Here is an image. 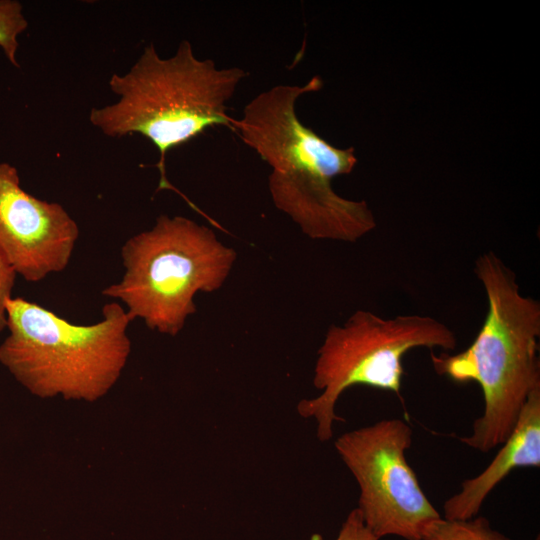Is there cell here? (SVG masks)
I'll use <instances>...</instances> for the list:
<instances>
[{
    "label": "cell",
    "mask_w": 540,
    "mask_h": 540,
    "mask_svg": "<svg viewBox=\"0 0 540 540\" xmlns=\"http://www.w3.org/2000/svg\"><path fill=\"white\" fill-rule=\"evenodd\" d=\"M322 86L314 76L304 85L279 84L259 93L234 120V131L271 168L273 204L307 237L356 242L376 227L375 217L364 200L346 199L331 185L353 171L354 148L331 145L296 113L298 99Z\"/></svg>",
    "instance_id": "cell-1"
},
{
    "label": "cell",
    "mask_w": 540,
    "mask_h": 540,
    "mask_svg": "<svg viewBox=\"0 0 540 540\" xmlns=\"http://www.w3.org/2000/svg\"><path fill=\"white\" fill-rule=\"evenodd\" d=\"M474 271L487 296L482 327L464 351L431 352V361L437 374L480 386L483 414L460 441L488 452L506 441L528 395L540 387V304L520 293L514 273L493 252L480 255Z\"/></svg>",
    "instance_id": "cell-2"
},
{
    "label": "cell",
    "mask_w": 540,
    "mask_h": 540,
    "mask_svg": "<svg viewBox=\"0 0 540 540\" xmlns=\"http://www.w3.org/2000/svg\"><path fill=\"white\" fill-rule=\"evenodd\" d=\"M247 73L239 67L218 68L211 59L195 56L183 40L174 55L162 58L150 43L125 74H113L111 91L118 101L92 108L91 125L109 137L138 133L158 149L161 185L168 152L214 126L234 130L227 113L232 98Z\"/></svg>",
    "instance_id": "cell-3"
},
{
    "label": "cell",
    "mask_w": 540,
    "mask_h": 540,
    "mask_svg": "<svg viewBox=\"0 0 540 540\" xmlns=\"http://www.w3.org/2000/svg\"><path fill=\"white\" fill-rule=\"evenodd\" d=\"M0 364L32 395L94 402L116 384L131 352V322L118 302L102 319L77 325L21 297L7 301Z\"/></svg>",
    "instance_id": "cell-4"
},
{
    "label": "cell",
    "mask_w": 540,
    "mask_h": 540,
    "mask_svg": "<svg viewBox=\"0 0 540 540\" xmlns=\"http://www.w3.org/2000/svg\"><path fill=\"white\" fill-rule=\"evenodd\" d=\"M121 257L124 274L102 295L122 301L131 321L139 318L151 330L176 336L197 311L194 296L223 286L237 252L209 227L162 214L123 244Z\"/></svg>",
    "instance_id": "cell-5"
},
{
    "label": "cell",
    "mask_w": 540,
    "mask_h": 540,
    "mask_svg": "<svg viewBox=\"0 0 540 540\" xmlns=\"http://www.w3.org/2000/svg\"><path fill=\"white\" fill-rule=\"evenodd\" d=\"M455 333L430 316L399 315L382 318L370 311H355L344 324L331 325L318 349L314 386L321 393L302 399L297 411L316 422L317 438L328 441L340 395L355 385H366L394 392L401 398L402 360L417 347L453 350Z\"/></svg>",
    "instance_id": "cell-6"
},
{
    "label": "cell",
    "mask_w": 540,
    "mask_h": 540,
    "mask_svg": "<svg viewBox=\"0 0 540 540\" xmlns=\"http://www.w3.org/2000/svg\"><path fill=\"white\" fill-rule=\"evenodd\" d=\"M411 442L412 429L401 419L381 420L335 441L359 486L357 509L378 539L420 540L424 529L441 518L405 458Z\"/></svg>",
    "instance_id": "cell-7"
},
{
    "label": "cell",
    "mask_w": 540,
    "mask_h": 540,
    "mask_svg": "<svg viewBox=\"0 0 540 540\" xmlns=\"http://www.w3.org/2000/svg\"><path fill=\"white\" fill-rule=\"evenodd\" d=\"M79 237L64 207L26 192L18 170L0 162V256L28 282L63 271Z\"/></svg>",
    "instance_id": "cell-8"
},
{
    "label": "cell",
    "mask_w": 540,
    "mask_h": 540,
    "mask_svg": "<svg viewBox=\"0 0 540 540\" xmlns=\"http://www.w3.org/2000/svg\"><path fill=\"white\" fill-rule=\"evenodd\" d=\"M490 464L445 501L444 519L475 517L491 491L515 468L540 466V387L530 392L513 431Z\"/></svg>",
    "instance_id": "cell-9"
},
{
    "label": "cell",
    "mask_w": 540,
    "mask_h": 540,
    "mask_svg": "<svg viewBox=\"0 0 540 540\" xmlns=\"http://www.w3.org/2000/svg\"><path fill=\"white\" fill-rule=\"evenodd\" d=\"M420 540H512L492 529L490 521L483 517L467 520L439 518L423 531Z\"/></svg>",
    "instance_id": "cell-10"
},
{
    "label": "cell",
    "mask_w": 540,
    "mask_h": 540,
    "mask_svg": "<svg viewBox=\"0 0 540 540\" xmlns=\"http://www.w3.org/2000/svg\"><path fill=\"white\" fill-rule=\"evenodd\" d=\"M27 27L22 4L16 0H0V49L15 67H19L16 57L18 37Z\"/></svg>",
    "instance_id": "cell-11"
},
{
    "label": "cell",
    "mask_w": 540,
    "mask_h": 540,
    "mask_svg": "<svg viewBox=\"0 0 540 540\" xmlns=\"http://www.w3.org/2000/svg\"><path fill=\"white\" fill-rule=\"evenodd\" d=\"M336 540H379L365 526L360 511L355 508L346 517Z\"/></svg>",
    "instance_id": "cell-12"
},
{
    "label": "cell",
    "mask_w": 540,
    "mask_h": 540,
    "mask_svg": "<svg viewBox=\"0 0 540 540\" xmlns=\"http://www.w3.org/2000/svg\"><path fill=\"white\" fill-rule=\"evenodd\" d=\"M17 274L0 256V333L7 326V301L12 297V290Z\"/></svg>",
    "instance_id": "cell-13"
}]
</instances>
